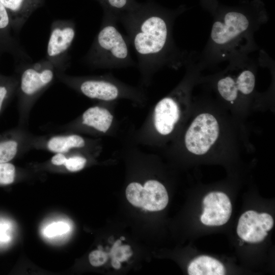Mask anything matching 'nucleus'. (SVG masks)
<instances>
[{
  "label": "nucleus",
  "instance_id": "393cba45",
  "mask_svg": "<svg viewBox=\"0 0 275 275\" xmlns=\"http://www.w3.org/2000/svg\"><path fill=\"white\" fill-rule=\"evenodd\" d=\"M5 227L4 225H0V241H6L7 240V235L5 233Z\"/></svg>",
  "mask_w": 275,
  "mask_h": 275
},
{
  "label": "nucleus",
  "instance_id": "4468645a",
  "mask_svg": "<svg viewBox=\"0 0 275 275\" xmlns=\"http://www.w3.org/2000/svg\"><path fill=\"white\" fill-rule=\"evenodd\" d=\"M114 117L104 107L94 106L89 107L82 115V123L101 133L108 131L113 124Z\"/></svg>",
  "mask_w": 275,
  "mask_h": 275
},
{
  "label": "nucleus",
  "instance_id": "f3484780",
  "mask_svg": "<svg viewBox=\"0 0 275 275\" xmlns=\"http://www.w3.org/2000/svg\"><path fill=\"white\" fill-rule=\"evenodd\" d=\"M51 163L56 166H64L70 172H76L82 169L87 162L85 157L80 155L66 157L64 153H56L51 158Z\"/></svg>",
  "mask_w": 275,
  "mask_h": 275
},
{
  "label": "nucleus",
  "instance_id": "f03ea898",
  "mask_svg": "<svg viewBox=\"0 0 275 275\" xmlns=\"http://www.w3.org/2000/svg\"><path fill=\"white\" fill-rule=\"evenodd\" d=\"M116 17L104 11L99 30L84 62L95 68H119L136 64L131 58L127 37L118 29Z\"/></svg>",
  "mask_w": 275,
  "mask_h": 275
},
{
  "label": "nucleus",
  "instance_id": "f257e3e1",
  "mask_svg": "<svg viewBox=\"0 0 275 275\" xmlns=\"http://www.w3.org/2000/svg\"><path fill=\"white\" fill-rule=\"evenodd\" d=\"M117 19L126 30L145 83L164 66L177 67L184 61L183 55L173 41V17L151 3L139 4L133 9L118 15Z\"/></svg>",
  "mask_w": 275,
  "mask_h": 275
},
{
  "label": "nucleus",
  "instance_id": "a878e982",
  "mask_svg": "<svg viewBox=\"0 0 275 275\" xmlns=\"http://www.w3.org/2000/svg\"><path fill=\"white\" fill-rule=\"evenodd\" d=\"M112 265L116 269H119L121 267L120 262L115 258H112Z\"/></svg>",
  "mask_w": 275,
  "mask_h": 275
},
{
  "label": "nucleus",
  "instance_id": "2eb2a0df",
  "mask_svg": "<svg viewBox=\"0 0 275 275\" xmlns=\"http://www.w3.org/2000/svg\"><path fill=\"white\" fill-rule=\"evenodd\" d=\"M189 275H224L226 270L218 260L208 256H200L191 261L188 267Z\"/></svg>",
  "mask_w": 275,
  "mask_h": 275
},
{
  "label": "nucleus",
  "instance_id": "6ab92c4d",
  "mask_svg": "<svg viewBox=\"0 0 275 275\" xmlns=\"http://www.w3.org/2000/svg\"><path fill=\"white\" fill-rule=\"evenodd\" d=\"M126 197L133 206L143 207L144 204L143 186L138 182H131L126 189Z\"/></svg>",
  "mask_w": 275,
  "mask_h": 275
},
{
  "label": "nucleus",
  "instance_id": "bb28decb",
  "mask_svg": "<svg viewBox=\"0 0 275 275\" xmlns=\"http://www.w3.org/2000/svg\"><path fill=\"white\" fill-rule=\"evenodd\" d=\"M120 238H121V240H124V239H125V238H124V237H123V236L121 237Z\"/></svg>",
  "mask_w": 275,
  "mask_h": 275
},
{
  "label": "nucleus",
  "instance_id": "4be33fe9",
  "mask_svg": "<svg viewBox=\"0 0 275 275\" xmlns=\"http://www.w3.org/2000/svg\"><path fill=\"white\" fill-rule=\"evenodd\" d=\"M69 230V226L63 222L52 223L48 226L45 230V234L47 237H53L67 232Z\"/></svg>",
  "mask_w": 275,
  "mask_h": 275
},
{
  "label": "nucleus",
  "instance_id": "9d476101",
  "mask_svg": "<svg viewBox=\"0 0 275 275\" xmlns=\"http://www.w3.org/2000/svg\"><path fill=\"white\" fill-rule=\"evenodd\" d=\"M273 226L272 216L267 213L246 211L240 217L237 233L243 240L251 243L262 241Z\"/></svg>",
  "mask_w": 275,
  "mask_h": 275
},
{
  "label": "nucleus",
  "instance_id": "1a4fd4ad",
  "mask_svg": "<svg viewBox=\"0 0 275 275\" xmlns=\"http://www.w3.org/2000/svg\"><path fill=\"white\" fill-rule=\"evenodd\" d=\"M234 74H227L219 78L217 89L221 97L233 102L239 95H249L255 86V76L249 67H238L233 70Z\"/></svg>",
  "mask_w": 275,
  "mask_h": 275
},
{
  "label": "nucleus",
  "instance_id": "ddd939ff",
  "mask_svg": "<svg viewBox=\"0 0 275 275\" xmlns=\"http://www.w3.org/2000/svg\"><path fill=\"white\" fill-rule=\"evenodd\" d=\"M143 208L156 211L163 209L169 201L168 195L162 183L154 180L147 181L143 186Z\"/></svg>",
  "mask_w": 275,
  "mask_h": 275
},
{
  "label": "nucleus",
  "instance_id": "412c9836",
  "mask_svg": "<svg viewBox=\"0 0 275 275\" xmlns=\"http://www.w3.org/2000/svg\"><path fill=\"white\" fill-rule=\"evenodd\" d=\"M15 176L14 166L8 162L0 163V184L8 185L13 182Z\"/></svg>",
  "mask_w": 275,
  "mask_h": 275
},
{
  "label": "nucleus",
  "instance_id": "7ed1b4c3",
  "mask_svg": "<svg viewBox=\"0 0 275 275\" xmlns=\"http://www.w3.org/2000/svg\"><path fill=\"white\" fill-rule=\"evenodd\" d=\"M258 22L251 21L244 14L229 12L212 24L208 49L220 59L239 56L249 48Z\"/></svg>",
  "mask_w": 275,
  "mask_h": 275
},
{
  "label": "nucleus",
  "instance_id": "9b49d317",
  "mask_svg": "<svg viewBox=\"0 0 275 275\" xmlns=\"http://www.w3.org/2000/svg\"><path fill=\"white\" fill-rule=\"evenodd\" d=\"M204 210L201 222L208 226L226 224L232 213V205L228 196L222 192H211L203 199Z\"/></svg>",
  "mask_w": 275,
  "mask_h": 275
},
{
  "label": "nucleus",
  "instance_id": "aec40b11",
  "mask_svg": "<svg viewBox=\"0 0 275 275\" xmlns=\"http://www.w3.org/2000/svg\"><path fill=\"white\" fill-rule=\"evenodd\" d=\"M18 144L14 140L0 142V163L8 162L16 155Z\"/></svg>",
  "mask_w": 275,
  "mask_h": 275
},
{
  "label": "nucleus",
  "instance_id": "dca6fc26",
  "mask_svg": "<svg viewBox=\"0 0 275 275\" xmlns=\"http://www.w3.org/2000/svg\"><path fill=\"white\" fill-rule=\"evenodd\" d=\"M85 140L81 136L67 134L54 136L48 140L46 147L48 150L56 153H66L73 149L85 146Z\"/></svg>",
  "mask_w": 275,
  "mask_h": 275
},
{
  "label": "nucleus",
  "instance_id": "423d86ee",
  "mask_svg": "<svg viewBox=\"0 0 275 275\" xmlns=\"http://www.w3.org/2000/svg\"><path fill=\"white\" fill-rule=\"evenodd\" d=\"M19 92L22 99L35 98L48 87L57 76L53 65L45 58L37 62L20 63Z\"/></svg>",
  "mask_w": 275,
  "mask_h": 275
},
{
  "label": "nucleus",
  "instance_id": "20e7f679",
  "mask_svg": "<svg viewBox=\"0 0 275 275\" xmlns=\"http://www.w3.org/2000/svg\"><path fill=\"white\" fill-rule=\"evenodd\" d=\"M65 84L85 96L101 101H114L120 98L139 99L143 93L139 89L127 86L109 74L92 77H72L63 73L57 75Z\"/></svg>",
  "mask_w": 275,
  "mask_h": 275
},
{
  "label": "nucleus",
  "instance_id": "6e6552de",
  "mask_svg": "<svg viewBox=\"0 0 275 275\" xmlns=\"http://www.w3.org/2000/svg\"><path fill=\"white\" fill-rule=\"evenodd\" d=\"M186 93L184 87L179 86L156 104L152 115V124L158 134L167 136L174 130L181 116L182 105Z\"/></svg>",
  "mask_w": 275,
  "mask_h": 275
},
{
  "label": "nucleus",
  "instance_id": "0eeeda50",
  "mask_svg": "<svg viewBox=\"0 0 275 275\" xmlns=\"http://www.w3.org/2000/svg\"><path fill=\"white\" fill-rule=\"evenodd\" d=\"M219 131V123L213 115L200 114L193 120L185 132V147L194 154H205L215 143Z\"/></svg>",
  "mask_w": 275,
  "mask_h": 275
},
{
  "label": "nucleus",
  "instance_id": "39448f33",
  "mask_svg": "<svg viewBox=\"0 0 275 275\" xmlns=\"http://www.w3.org/2000/svg\"><path fill=\"white\" fill-rule=\"evenodd\" d=\"M76 32L75 23L72 20L58 19L51 24L45 58L53 65L57 74L63 73L70 66V51Z\"/></svg>",
  "mask_w": 275,
  "mask_h": 275
},
{
  "label": "nucleus",
  "instance_id": "5701e85b",
  "mask_svg": "<svg viewBox=\"0 0 275 275\" xmlns=\"http://www.w3.org/2000/svg\"><path fill=\"white\" fill-rule=\"evenodd\" d=\"M107 259V254L101 250L94 251L89 256L90 263L95 267L102 265L106 262Z\"/></svg>",
  "mask_w": 275,
  "mask_h": 275
},
{
  "label": "nucleus",
  "instance_id": "b1692460",
  "mask_svg": "<svg viewBox=\"0 0 275 275\" xmlns=\"http://www.w3.org/2000/svg\"><path fill=\"white\" fill-rule=\"evenodd\" d=\"M11 88L12 86L11 85L9 86L8 84H0V111L3 104L8 95Z\"/></svg>",
  "mask_w": 275,
  "mask_h": 275
},
{
  "label": "nucleus",
  "instance_id": "f8f14e48",
  "mask_svg": "<svg viewBox=\"0 0 275 275\" xmlns=\"http://www.w3.org/2000/svg\"><path fill=\"white\" fill-rule=\"evenodd\" d=\"M11 20L14 31L18 34L32 13L43 0H0Z\"/></svg>",
  "mask_w": 275,
  "mask_h": 275
},
{
  "label": "nucleus",
  "instance_id": "a211bd4d",
  "mask_svg": "<svg viewBox=\"0 0 275 275\" xmlns=\"http://www.w3.org/2000/svg\"><path fill=\"white\" fill-rule=\"evenodd\" d=\"M104 7V11L109 12L116 18L124 13L128 12L137 6L134 0H98Z\"/></svg>",
  "mask_w": 275,
  "mask_h": 275
}]
</instances>
